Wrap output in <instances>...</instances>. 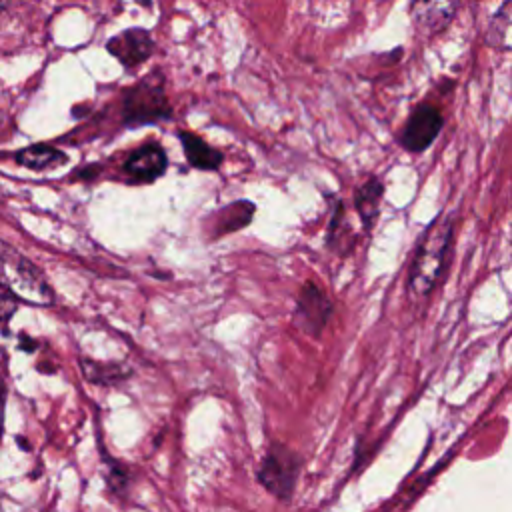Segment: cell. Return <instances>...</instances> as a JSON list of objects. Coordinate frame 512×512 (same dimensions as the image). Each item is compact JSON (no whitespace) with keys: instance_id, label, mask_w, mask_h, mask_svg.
Masks as SVG:
<instances>
[{"instance_id":"obj_1","label":"cell","mask_w":512,"mask_h":512,"mask_svg":"<svg viewBox=\"0 0 512 512\" xmlns=\"http://www.w3.org/2000/svg\"><path fill=\"white\" fill-rule=\"evenodd\" d=\"M454 220L448 214H440L422 234L416 254L408 272V292L414 298H422L434 290L444 266L446 254L452 242Z\"/></svg>"},{"instance_id":"obj_2","label":"cell","mask_w":512,"mask_h":512,"mask_svg":"<svg viewBox=\"0 0 512 512\" xmlns=\"http://www.w3.org/2000/svg\"><path fill=\"white\" fill-rule=\"evenodd\" d=\"M0 288L18 302L32 306L54 304V290L42 270L4 240H0Z\"/></svg>"},{"instance_id":"obj_3","label":"cell","mask_w":512,"mask_h":512,"mask_svg":"<svg viewBox=\"0 0 512 512\" xmlns=\"http://www.w3.org/2000/svg\"><path fill=\"white\" fill-rule=\"evenodd\" d=\"M122 112L124 124L130 128L166 120L170 116V104L166 98L162 76L150 74L148 78L140 80L130 90H126Z\"/></svg>"},{"instance_id":"obj_4","label":"cell","mask_w":512,"mask_h":512,"mask_svg":"<svg viewBox=\"0 0 512 512\" xmlns=\"http://www.w3.org/2000/svg\"><path fill=\"white\" fill-rule=\"evenodd\" d=\"M300 468L302 458L292 448L272 442L258 466V482L278 500H290Z\"/></svg>"},{"instance_id":"obj_5","label":"cell","mask_w":512,"mask_h":512,"mask_svg":"<svg viewBox=\"0 0 512 512\" xmlns=\"http://www.w3.org/2000/svg\"><path fill=\"white\" fill-rule=\"evenodd\" d=\"M442 124L444 118L436 106L420 104L408 116L400 134V144L408 152H422L436 140V136L442 130Z\"/></svg>"},{"instance_id":"obj_6","label":"cell","mask_w":512,"mask_h":512,"mask_svg":"<svg viewBox=\"0 0 512 512\" xmlns=\"http://www.w3.org/2000/svg\"><path fill=\"white\" fill-rule=\"evenodd\" d=\"M332 302L314 282H308L300 288L296 300V322L300 330L310 336H318L326 326L328 318L332 316Z\"/></svg>"},{"instance_id":"obj_7","label":"cell","mask_w":512,"mask_h":512,"mask_svg":"<svg viewBox=\"0 0 512 512\" xmlns=\"http://www.w3.org/2000/svg\"><path fill=\"white\" fill-rule=\"evenodd\" d=\"M106 48L124 68H136L154 54V40L146 28H128L112 36Z\"/></svg>"},{"instance_id":"obj_8","label":"cell","mask_w":512,"mask_h":512,"mask_svg":"<svg viewBox=\"0 0 512 512\" xmlns=\"http://www.w3.org/2000/svg\"><path fill=\"white\" fill-rule=\"evenodd\" d=\"M460 0H412L410 16L422 34H438L448 28L458 12Z\"/></svg>"},{"instance_id":"obj_9","label":"cell","mask_w":512,"mask_h":512,"mask_svg":"<svg viewBox=\"0 0 512 512\" xmlns=\"http://www.w3.org/2000/svg\"><path fill=\"white\" fill-rule=\"evenodd\" d=\"M168 168V156L166 150L156 144H142L134 152L128 154L124 162V172L134 182H154L160 178Z\"/></svg>"},{"instance_id":"obj_10","label":"cell","mask_w":512,"mask_h":512,"mask_svg":"<svg viewBox=\"0 0 512 512\" xmlns=\"http://www.w3.org/2000/svg\"><path fill=\"white\" fill-rule=\"evenodd\" d=\"M184 156L188 160L190 166L198 168V170H218L224 156L220 150H216L214 146L206 144L198 134L192 132H180L178 134Z\"/></svg>"},{"instance_id":"obj_11","label":"cell","mask_w":512,"mask_h":512,"mask_svg":"<svg viewBox=\"0 0 512 512\" xmlns=\"http://www.w3.org/2000/svg\"><path fill=\"white\" fill-rule=\"evenodd\" d=\"M382 194H384V184L378 180V178H368L358 190H356V196H354V206H356V212L362 220V226L364 230H370L376 216H378V210H380V200H382Z\"/></svg>"},{"instance_id":"obj_12","label":"cell","mask_w":512,"mask_h":512,"mask_svg":"<svg viewBox=\"0 0 512 512\" xmlns=\"http://www.w3.org/2000/svg\"><path fill=\"white\" fill-rule=\"evenodd\" d=\"M16 162L30 168V170H52L60 164L66 162V154L60 152L58 148L46 146V144H36L20 150L16 154Z\"/></svg>"},{"instance_id":"obj_13","label":"cell","mask_w":512,"mask_h":512,"mask_svg":"<svg viewBox=\"0 0 512 512\" xmlns=\"http://www.w3.org/2000/svg\"><path fill=\"white\" fill-rule=\"evenodd\" d=\"M510 2L504 0L502 6L492 16L486 30V44L498 50L510 48Z\"/></svg>"},{"instance_id":"obj_14","label":"cell","mask_w":512,"mask_h":512,"mask_svg":"<svg viewBox=\"0 0 512 512\" xmlns=\"http://www.w3.org/2000/svg\"><path fill=\"white\" fill-rule=\"evenodd\" d=\"M252 214H254V204L252 202H244V200L234 202V204L226 206L220 212V218L216 222V232L218 234L234 232V230L246 226L252 220Z\"/></svg>"},{"instance_id":"obj_15","label":"cell","mask_w":512,"mask_h":512,"mask_svg":"<svg viewBox=\"0 0 512 512\" xmlns=\"http://www.w3.org/2000/svg\"><path fill=\"white\" fill-rule=\"evenodd\" d=\"M80 366H82V372L88 380L92 382H98V384H110V382H116L118 378H124L126 372L118 366H102L94 360H88V358H82L80 360Z\"/></svg>"},{"instance_id":"obj_16","label":"cell","mask_w":512,"mask_h":512,"mask_svg":"<svg viewBox=\"0 0 512 512\" xmlns=\"http://www.w3.org/2000/svg\"><path fill=\"white\" fill-rule=\"evenodd\" d=\"M18 308V300L10 294H0V324H6Z\"/></svg>"},{"instance_id":"obj_17","label":"cell","mask_w":512,"mask_h":512,"mask_svg":"<svg viewBox=\"0 0 512 512\" xmlns=\"http://www.w3.org/2000/svg\"><path fill=\"white\" fill-rule=\"evenodd\" d=\"M2 416H4V384L0 380V432H2Z\"/></svg>"},{"instance_id":"obj_18","label":"cell","mask_w":512,"mask_h":512,"mask_svg":"<svg viewBox=\"0 0 512 512\" xmlns=\"http://www.w3.org/2000/svg\"><path fill=\"white\" fill-rule=\"evenodd\" d=\"M136 2H138V4H144V6H150V4H152L150 0H136Z\"/></svg>"}]
</instances>
